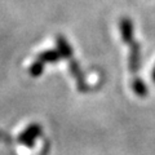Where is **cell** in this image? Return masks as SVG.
I'll use <instances>...</instances> for the list:
<instances>
[{"label": "cell", "instance_id": "obj_6", "mask_svg": "<svg viewBox=\"0 0 155 155\" xmlns=\"http://www.w3.org/2000/svg\"><path fill=\"white\" fill-rule=\"evenodd\" d=\"M57 45H58V52L61 53L62 57H65V58H71L72 51H71L70 45L67 44V41H66L62 36H58V39H57Z\"/></svg>", "mask_w": 155, "mask_h": 155}, {"label": "cell", "instance_id": "obj_1", "mask_svg": "<svg viewBox=\"0 0 155 155\" xmlns=\"http://www.w3.org/2000/svg\"><path fill=\"white\" fill-rule=\"evenodd\" d=\"M129 70L132 71V74H136L140 69L141 65V53H140V45L133 40L129 43Z\"/></svg>", "mask_w": 155, "mask_h": 155}, {"label": "cell", "instance_id": "obj_5", "mask_svg": "<svg viewBox=\"0 0 155 155\" xmlns=\"http://www.w3.org/2000/svg\"><path fill=\"white\" fill-rule=\"evenodd\" d=\"M61 57L62 56L58 51H45V52H43L39 54L38 60L44 64V62H56V61L60 60Z\"/></svg>", "mask_w": 155, "mask_h": 155}, {"label": "cell", "instance_id": "obj_3", "mask_svg": "<svg viewBox=\"0 0 155 155\" xmlns=\"http://www.w3.org/2000/svg\"><path fill=\"white\" fill-rule=\"evenodd\" d=\"M40 130H41V128L39 127V125H36V124L30 125V127H28L25 132L19 136V141L23 142V143H26V145L32 143L34 140H35L39 134H40Z\"/></svg>", "mask_w": 155, "mask_h": 155}, {"label": "cell", "instance_id": "obj_4", "mask_svg": "<svg viewBox=\"0 0 155 155\" xmlns=\"http://www.w3.org/2000/svg\"><path fill=\"white\" fill-rule=\"evenodd\" d=\"M132 89L138 97H146L147 96V87L143 83L142 79L140 78H134L132 81Z\"/></svg>", "mask_w": 155, "mask_h": 155}, {"label": "cell", "instance_id": "obj_2", "mask_svg": "<svg viewBox=\"0 0 155 155\" xmlns=\"http://www.w3.org/2000/svg\"><path fill=\"white\" fill-rule=\"evenodd\" d=\"M119 28H120V35H122V39L124 43H129L133 41V23L129 18H122L119 23Z\"/></svg>", "mask_w": 155, "mask_h": 155}, {"label": "cell", "instance_id": "obj_8", "mask_svg": "<svg viewBox=\"0 0 155 155\" xmlns=\"http://www.w3.org/2000/svg\"><path fill=\"white\" fill-rule=\"evenodd\" d=\"M153 80H154V83H155V67H154V70H153Z\"/></svg>", "mask_w": 155, "mask_h": 155}, {"label": "cell", "instance_id": "obj_7", "mask_svg": "<svg viewBox=\"0 0 155 155\" xmlns=\"http://www.w3.org/2000/svg\"><path fill=\"white\" fill-rule=\"evenodd\" d=\"M43 67H44V64H43L41 61L36 60V61L31 65V67H30V74H31L32 76H39V75L41 74V71H43Z\"/></svg>", "mask_w": 155, "mask_h": 155}]
</instances>
